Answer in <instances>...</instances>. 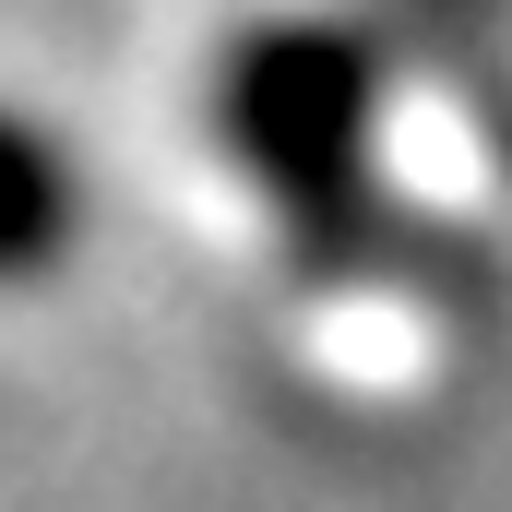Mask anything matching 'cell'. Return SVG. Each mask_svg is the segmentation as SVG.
<instances>
[{"instance_id":"obj_1","label":"cell","mask_w":512,"mask_h":512,"mask_svg":"<svg viewBox=\"0 0 512 512\" xmlns=\"http://www.w3.org/2000/svg\"><path fill=\"white\" fill-rule=\"evenodd\" d=\"M358 108H370V60H346L322 36H251L215 72V131L251 155L274 191H310L322 167H346Z\"/></svg>"},{"instance_id":"obj_2","label":"cell","mask_w":512,"mask_h":512,"mask_svg":"<svg viewBox=\"0 0 512 512\" xmlns=\"http://www.w3.org/2000/svg\"><path fill=\"white\" fill-rule=\"evenodd\" d=\"M72 239H84V167H72V143L0 96V286L60 274Z\"/></svg>"}]
</instances>
